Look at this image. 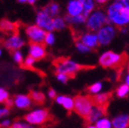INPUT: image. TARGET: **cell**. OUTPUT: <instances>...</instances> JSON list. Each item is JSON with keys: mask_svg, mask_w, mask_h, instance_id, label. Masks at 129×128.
I'll return each mask as SVG.
<instances>
[{"mask_svg": "<svg viewBox=\"0 0 129 128\" xmlns=\"http://www.w3.org/2000/svg\"><path fill=\"white\" fill-rule=\"evenodd\" d=\"M108 22L115 27L122 28L129 24V7L123 6L119 0H114L106 9Z\"/></svg>", "mask_w": 129, "mask_h": 128, "instance_id": "1", "label": "cell"}, {"mask_svg": "<svg viewBox=\"0 0 129 128\" xmlns=\"http://www.w3.org/2000/svg\"><path fill=\"white\" fill-rule=\"evenodd\" d=\"M107 23L108 18L106 12H104L101 9H95L91 14H88L85 26L89 30L96 32L97 30H99L101 27H103Z\"/></svg>", "mask_w": 129, "mask_h": 128, "instance_id": "2", "label": "cell"}, {"mask_svg": "<svg viewBox=\"0 0 129 128\" xmlns=\"http://www.w3.org/2000/svg\"><path fill=\"white\" fill-rule=\"evenodd\" d=\"M55 67L56 73H64L68 74L70 77L76 74L82 69V66L71 58H63L56 61Z\"/></svg>", "mask_w": 129, "mask_h": 128, "instance_id": "3", "label": "cell"}, {"mask_svg": "<svg viewBox=\"0 0 129 128\" xmlns=\"http://www.w3.org/2000/svg\"><path fill=\"white\" fill-rule=\"evenodd\" d=\"M93 106H94V103L91 97L79 95L75 98L74 110L82 117L86 118Z\"/></svg>", "mask_w": 129, "mask_h": 128, "instance_id": "4", "label": "cell"}, {"mask_svg": "<svg viewBox=\"0 0 129 128\" xmlns=\"http://www.w3.org/2000/svg\"><path fill=\"white\" fill-rule=\"evenodd\" d=\"M124 56L120 53L114 52L111 50L105 51L100 56L99 64L102 67L105 68H113L119 66L123 63Z\"/></svg>", "mask_w": 129, "mask_h": 128, "instance_id": "5", "label": "cell"}, {"mask_svg": "<svg viewBox=\"0 0 129 128\" xmlns=\"http://www.w3.org/2000/svg\"><path fill=\"white\" fill-rule=\"evenodd\" d=\"M99 43L101 46H109L117 36V29L114 25L109 23L105 24L99 30L96 31Z\"/></svg>", "mask_w": 129, "mask_h": 128, "instance_id": "6", "label": "cell"}, {"mask_svg": "<svg viewBox=\"0 0 129 128\" xmlns=\"http://www.w3.org/2000/svg\"><path fill=\"white\" fill-rule=\"evenodd\" d=\"M49 118V113L46 108H35L28 112L24 119L27 123L32 124L33 126L40 125L46 123Z\"/></svg>", "mask_w": 129, "mask_h": 128, "instance_id": "7", "label": "cell"}, {"mask_svg": "<svg viewBox=\"0 0 129 128\" xmlns=\"http://www.w3.org/2000/svg\"><path fill=\"white\" fill-rule=\"evenodd\" d=\"M47 31L36 24H31L25 28V35L30 43H44Z\"/></svg>", "mask_w": 129, "mask_h": 128, "instance_id": "8", "label": "cell"}, {"mask_svg": "<svg viewBox=\"0 0 129 128\" xmlns=\"http://www.w3.org/2000/svg\"><path fill=\"white\" fill-rule=\"evenodd\" d=\"M35 24L46 30L47 32L48 31H54L53 28V17L50 16L44 9L38 11L35 17Z\"/></svg>", "mask_w": 129, "mask_h": 128, "instance_id": "9", "label": "cell"}, {"mask_svg": "<svg viewBox=\"0 0 129 128\" xmlns=\"http://www.w3.org/2000/svg\"><path fill=\"white\" fill-rule=\"evenodd\" d=\"M25 45V40L22 36L17 33H13L7 37L4 41V46L10 51L20 50Z\"/></svg>", "mask_w": 129, "mask_h": 128, "instance_id": "10", "label": "cell"}, {"mask_svg": "<svg viewBox=\"0 0 129 128\" xmlns=\"http://www.w3.org/2000/svg\"><path fill=\"white\" fill-rule=\"evenodd\" d=\"M29 56H32L36 60L42 59L47 55V48L43 43H30L28 48Z\"/></svg>", "mask_w": 129, "mask_h": 128, "instance_id": "11", "label": "cell"}, {"mask_svg": "<svg viewBox=\"0 0 129 128\" xmlns=\"http://www.w3.org/2000/svg\"><path fill=\"white\" fill-rule=\"evenodd\" d=\"M79 40L81 42H83V44L86 45L91 50L96 48L100 45L97 33L95 31H91V30H89V31L84 32V33L82 34L80 36Z\"/></svg>", "mask_w": 129, "mask_h": 128, "instance_id": "12", "label": "cell"}, {"mask_svg": "<svg viewBox=\"0 0 129 128\" xmlns=\"http://www.w3.org/2000/svg\"><path fill=\"white\" fill-rule=\"evenodd\" d=\"M14 105L19 109H28L31 107L32 100L30 95L17 94L13 100Z\"/></svg>", "mask_w": 129, "mask_h": 128, "instance_id": "13", "label": "cell"}, {"mask_svg": "<svg viewBox=\"0 0 129 128\" xmlns=\"http://www.w3.org/2000/svg\"><path fill=\"white\" fill-rule=\"evenodd\" d=\"M105 114H106V109H105L104 106L94 105L89 113V115L87 116L86 119L90 124H95L100 118L104 116Z\"/></svg>", "mask_w": 129, "mask_h": 128, "instance_id": "14", "label": "cell"}, {"mask_svg": "<svg viewBox=\"0 0 129 128\" xmlns=\"http://www.w3.org/2000/svg\"><path fill=\"white\" fill-rule=\"evenodd\" d=\"M66 10H67V15L68 16H76L83 14V6L79 2V0H68Z\"/></svg>", "mask_w": 129, "mask_h": 128, "instance_id": "15", "label": "cell"}, {"mask_svg": "<svg viewBox=\"0 0 129 128\" xmlns=\"http://www.w3.org/2000/svg\"><path fill=\"white\" fill-rule=\"evenodd\" d=\"M56 102L58 105L62 106L66 110H74V106H75V98H72L67 95H57L55 99Z\"/></svg>", "mask_w": 129, "mask_h": 128, "instance_id": "16", "label": "cell"}, {"mask_svg": "<svg viewBox=\"0 0 129 128\" xmlns=\"http://www.w3.org/2000/svg\"><path fill=\"white\" fill-rule=\"evenodd\" d=\"M113 128H128L129 114H120L111 119Z\"/></svg>", "mask_w": 129, "mask_h": 128, "instance_id": "17", "label": "cell"}, {"mask_svg": "<svg viewBox=\"0 0 129 128\" xmlns=\"http://www.w3.org/2000/svg\"><path fill=\"white\" fill-rule=\"evenodd\" d=\"M86 18H87V15H85L84 14H79V15H76V16L67 15L64 17L67 24H69L71 26H75V27H78V26H81V25L85 24V22H86Z\"/></svg>", "mask_w": 129, "mask_h": 128, "instance_id": "18", "label": "cell"}, {"mask_svg": "<svg viewBox=\"0 0 129 128\" xmlns=\"http://www.w3.org/2000/svg\"><path fill=\"white\" fill-rule=\"evenodd\" d=\"M110 98L109 92H100L98 94L94 95L92 97V100L94 105H99V106H104L107 104Z\"/></svg>", "mask_w": 129, "mask_h": 128, "instance_id": "19", "label": "cell"}, {"mask_svg": "<svg viewBox=\"0 0 129 128\" xmlns=\"http://www.w3.org/2000/svg\"><path fill=\"white\" fill-rule=\"evenodd\" d=\"M47 13L50 16H52L53 18L56 17V16H58L60 14L61 12V6L58 3L56 2H51L47 6H45L43 8Z\"/></svg>", "mask_w": 129, "mask_h": 128, "instance_id": "20", "label": "cell"}, {"mask_svg": "<svg viewBox=\"0 0 129 128\" xmlns=\"http://www.w3.org/2000/svg\"><path fill=\"white\" fill-rule=\"evenodd\" d=\"M83 9V14L88 16V14H91L92 11L95 10L96 3L94 0H79Z\"/></svg>", "mask_w": 129, "mask_h": 128, "instance_id": "21", "label": "cell"}, {"mask_svg": "<svg viewBox=\"0 0 129 128\" xmlns=\"http://www.w3.org/2000/svg\"><path fill=\"white\" fill-rule=\"evenodd\" d=\"M67 21L64 17L58 15L53 18V28L54 30H62L67 27Z\"/></svg>", "mask_w": 129, "mask_h": 128, "instance_id": "22", "label": "cell"}, {"mask_svg": "<svg viewBox=\"0 0 129 128\" xmlns=\"http://www.w3.org/2000/svg\"><path fill=\"white\" fill-rule=\"evenodd\" d=\"M30 97L31 98L32 102H35L37 104H41L46 100V95L40 90H31L30 93Z\"/></svg>", "mask_w": 129, "mask_h": 128, "instance_id": "23", "label": "cell"}, {"mask_svg": "<svg viewBox=\"0 0 129 128\" xmlns=\"http://www.w3.org/2000/svg\"><path fill=\"white\" fill-rule=\"evenodd\" d=\"M0 29L5 31L12 32L16 30V25L14 22H11L10 20H2L0 22Z\"/></svg>", "mask_w": 129, "mask_h": 128, "instance_id": "24", "label": "cell"}, {"mask_svg": "<svg viewBox=\"0 0 129 128\" xmlns=\"http://www.w3.org/2000/svg\"><path fill=\"white\" fill-rule=\"evenodd\" d=\"M95 125L98 128H113L112 120L107 116H102L95 123Z\"/></svg>", "mask_w": 129, "mask_h": 128, "instance_id": "25", "label": "cell"}, {"mask_svg": "<svg viewBox=\"0 0 129 128\" xmlns=\"http://www.w3.org/2000/svg\"><path fill=\"white\" fill-rule=\"evenodd\" d=\"M102 89H103V83L101 82H96L94 83H92L91 85H90L88 88V92L89 94L94 95L98 94L100 92L102 91Z\"/></svg>", "mask_w": 129, "mask_h": 128, "instance_id": "26", "label": "cell"}, {"mask_svg": "<svg viewBox=\"0 0 129 128\" xmlns=\"http://www.w3.org/2000/svg\"><path fill=\"white\" fill-rule=\"evenodd\" d=\"M128 94H129V86H127L125 83L120 84L117 88V90H116V95L120 99L125 98Z\"/></svg>", "mask_w": 129, "mask_h": 128, "instance_id": "27", "label": "cell"}, {"mask_svg": "<svg viewBox=\"0 0 129 128\" xmlns=\"http://www.w3.org/2000/svg\"><path fill=\"white\" fill-rule=\"evenodd\" d=\"M56 35L53 31H48L47 32L46 37H45L44 40V45L47 46H54L55 43H56Z\"/></svg>", "mask_w": 129, "mask_h": 128, "instance_id": "28", "label": "cell"}, {"mask_svg": "<svg viewBox=\"0 0 129 128\" xmlns=\"http://www.w3.org/2000/svg\"><path fill=\"white\" fill-rule=\"evenodd\" d=\"M75 48H76L77 51H78L79 53H81V54H88V53H90L91 51V48H88L86 45H84L83 42H81L80 40L76 41V43H75Z\"/></svg>", "mask_w": 129, "mask_h": 128, "instance_id": "29", "label": "cell"}, {"mask_svg": "<svg viewBox=\"0 0 129 128\" xmlns=\"http://www.w3.org/2000/svg\"><path fill=\"white\" fill-rule=\"evenodd\" d=\"M11 128H35V126L27 123L26 121H16L12 123Z\"/></svg>", "mask_w": 129, "mask_h": 128, "instance_id": "30", "label": "cell"}, {"mask_svg": "<svg viewBox=\"0 0 129 128\" xmlns=\"http://www.w3.org/2000/svg\"><path fill=\"white\" fill-rule=\"evenodd\" d=\"M36 59L33 58L30 56H27L26 57H24V60L22 62V66L26 68H32L35 66V63H36Z\"/></svg>", "mask_w": 129, "mask_h": 128, "instance_id": "31", "label": "cell"}, {"mask_svg": "<svg viewBox=\"0 0 129 128\" xmlns=\"http://www.w3.org/2000/svg\"><path fill=\"white\" fill-rule=\"evenodd\" d=\"M9 99H10L9 92L5 88H1V87H0V104L6 103Z\"/></svg>", "mask_w": 129, "mask_h": 128, "instance_id": "32", "label": "cell"}, {"mask_svg": "<svg viewBox=\"0 0 129 128\" xmlns=\"http://www.w3.org/2000/svg\"><path fill=\"white\" fill-rule=\"evenodd\" d=\"M13 59L17 64H22V62L24 60V56L22 51H20V50L14 51V53H13Z\"/></svg>", "mask_w": 129, "mask_h": 128, "instance_id": "33", "label": "cell"}, {"mask_svg": "<svg viewBox=\"0 0 129 128\" xmlns=\"http://www.w3.org/2000/svg\"><path fill=\"white\" fill-rule=\"evenodd\" d=\"M56 78L61 83H67L70 79V76L67 74H64V73H56Z\"/></svg>", "mask_w": 129, "mask_h": 128, "instance_id": "34", "label": "cell"}, {"mask_svg": "<svg viewBox=\"0 0 129 128\" xmlns=\"http://www.w3.org/2000/svg\"><path fill=\"white\" fill-rule=\"evenodd\" d=\"M11 125H12V122L8 118H3L0 120V127L1 128H8L11 127Z\"/></svg>", "mask_w": 129, "mask_h": 128, "instance_id": "35", "label": "cell"}, {"mask_svg": "<svg viewBox=\"0 0 129 128\" xmlns=\"http://www.w3.org/2000/svg\"><path fill=\"white\" fill-rule=\"evenodd\" d=\"M10 113V110L8 107H4V108H0V120L3 119L5 116H7Z\"/></svg>", "mask_w": 129, "mask_h": 128, "instance_id": "36", "label": "cell"}, {"mask_svg": "<svg viewBox=\"0 0 129 128\" xmlns=\"http://www.w3.org/2000/svg\"><path fill=\"white\" fill-rule=\"evenodd\" d=\"M48 97L49 99H56V97L57 96V93H56V91L54 90V89H49V90H48Z\"/></svg>", "mask_w": 129, "mask_h": 128, "instance_id": "37", "label": "cell"}, {"mask_svg": "<svg viewBox=\"0 0 129 128\" xmlns=\"http://www.w3.org/2000/svg\"><path fill=\"white\" fill-rule=\"evenodd\" d=\"M19 3H22V4H25V3H27V4H30V5H34L37 3V1L38 0H17Z\"/></svg>", "mask_w": 129, "mask_h": 128, "instance_id": "38", "label": "cell"}, {"mask_svg": "<svg viewBox=\"0 0 129 128\" xmlns=\"http://www.w3.org/2000/svg\"><path fill=\"white\" fill-rule=\"evenodd\" d=\"M95 3H96L97 5H105V4H107L108 2H109V0H94Z\"/></svg>", "mask_w": 129, "mask_h": 128, "instance_id": "39", "label": "cell"}, {"mask_svg": "<svg viewBox=\"0 0 129 128\" xmlns=\"http://www.w3.org/2000/svg\"><path fill=\"white\" fill-rule=\"evenodd\" d=\"M124 82H125L124 83H125L127 86H129V72H127V74L124 77Z\"/></svg>", "mask_w": 129, "mask_h": 128, "instance_id": "40", "label": "cell"}, {"mask_svg": "<svg viewBox=\"0 0 129 128\" xmlns=\"http://www.w3.org/2000/svg\"><path fill=\"white\" fill-rule=\"evenodd\" d=\"M121 3H122V5L125 6H126V7H129V0H119Z\"/></svg>", "mask_w": 129, "mask_h": 128, "instance_id": "41", "label": "cell"}, {"mask_svg": "<svg viewBox=\"0 0 129 128\" xmlns=\"http://www.w3.org/2000/svg\"><path fill=\"white\" fill-rule=\"evenodd\" d=\"M120 32L122 34H127L128 33V29H127L126 27H122V28L120 29Z\"/></svg>", "mask_w": 129, "mask_h": 128, "instance_id": "42", "label": "cell"}, {"mask_svg": "<svg viewBox=\"0 0 129 128\" xmlns=\"http://www.w3.org/2000/svg\"><path fill=\"white\" fill-rule=\"evenodd\" d=\"M85 128H98V127L95 125V124H89Z\"/></svg>", "mask_w": 129, "mask_h": 128, "instance_id": "43", "label": "cell"}, {"mask_svg": "<svg viewBox=\"0 0 129 128\" xmlns=\"http://www.w3.org/2000/svg\"><path fill=\"white\" fill-rule=\"evenodd\" d=\"M2 54H3V50H2V48H0V56H2Z\"/></svg>", "mask_w": 129, "mask_h": 128, "instance_id": "44", "label": "cell"}, {"mask_svg": "<svg viewBox=\"0 0 129 128\" xmlns=\"http://www.w3.org/2000/svg\"><path fill=\"white\" fill-rule=\"evenodd\" d=\"M127 70H128V72H129V62H128V64H127Z\"/></svg>", "mask_w": 129, "mask_h": 128, "instance_id": "45", "label": "cell"}]
</instances>
